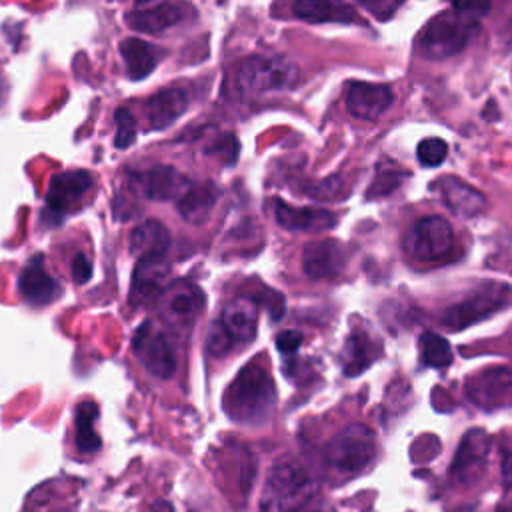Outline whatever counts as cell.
I'll return each mask as SVG.
<instances>
[{
  "instance_id": "obj_1",
  "label": "cell",
  "mask_w": 512,
  "mask_h": 512,
  "mask_svg": "<svg viewBox=\"0 0 512 512\" xmlns=\"http://www.w3.org/2000/svg\"><path fill=\"white\" fill-rule=\"evenodd\" d=\"M276 406V386L264 364L258 360L246 364L228 384L222 396V408L230 420L262 426L270 420Z\"/></svg>"
},
{
  "instance_id": "obj_2",
  "label": "cell",
  "mask_w": 512,
  "mask_h": 512,
  "mask_svg": "<svg viewBox=\"0 0 512 512\" xmlns=\"http://www.w3.org/2000/svg\"><path fill=\"white\" fill-rule=\"evenodd\" d=\"M318 480L312 476L308 466L296 458L278 460L268 476L262 490L264 512H296L302 504L314 498Z\"/></svg>"
},
{
  "instance_id": "obj_3",
  "label": "cell",
  "mask_w": 512,
  "mask_h": 512,
  "mask_svg": "<svg viewBox=\"0 0 512 512\" xmlns=\"http://www.w3.org/2000/svg\"><path fill=\"white\" fill-rule=\"evenodd\" d=\"M296 82L298 66L284 56H250L234 72L236 92L248 98L288 90Z\"/></svg>"
},
{
  "instance_id": "obj_4",
  "label": "cell",
  "mask_w": 512,
  "mask_h": 512,
  "mask_svg": "<svg viewBox=\"0 0 512 512\" xmlns=\"http://www.w3.org/2000/svg\"><path fill=\"white\" fill-rule=\"evenodd\" d=\"M376 456V436L364 424H350L324 446L326 464L348 478L366 470Z\"/></svg>"
},
{
  "instance_id": "obj_5",
  "label": "cell",
  "mask_w": 512,
  "mask_h": 512,
  "mask_svg": "<svg viewBox=\"0 0 512 512\" xmlns=\"http://www.w3.org/2000/svg\"><path fill=\"white\" fill-rule=\"evenodd\" d=\"M476 30V20H470L456 10H450L434 16L420 32L416 44L424 58L444 60L464 50Z\"/></svg>"
},
{
  "instance_id": "obj_6",
  "label": "cell",
  "mask_w": 512,
  "mask_h": 512,
  "mask_svg": "<svg viewBox=\"0 0 512 512\" xmlns=\"http://www.w3.org/2000/svg\"><path fill=\"white\" fill-rule=\"evenodd\" d=\"M512 300V288L500 282H482L466 298L444 308L440 314L442 326L448 330H464L472 324L496 314Z\"/></svg>"
},
{
  "instance_id": "obj_7",
  "label": "cell",
  "mask_w": 512,
  "mask_h": 512,
  "mask_svg": "<svg viewBox=\"0 0 512 512\" xmlns=\"http://www.w3.org/2000/svg\"><path fill=\"white\" fill-rule=\"evenodd\" d=\"M404 250L416 260H442L454 250V230L446 218L426 216L406 232Z\"/></svg>"
},
{
  "instance_id": "obj_8",
  "label": "cell",
  "mask_w": 512,
  "mask_h": 512,
  "mask_svg": "<svg viewBox=\"0 0 512 512\" xmlns=\"http://www.w3.org/2000/svg\"><path fill=\"white\" fill-rule=\"evenodd\" d=\"M158 296L160 318L164 320V324L178 332L190 330L204 308L202 290L186 280H176L168 284Z\"/></svg>"
},
{
  "instance_id": "obj_9",
  "label": "cell",
  "mask_w": 512,
  "mask_h": 512,
  "mask_svg": "<svg viewBox=\"0 0 512 512\" xmlns=\"http://www.w3.org/2000/svg\"><path fill=\"white\" fill-rule=\"evenodd\" d=\"M132 350L140 364L158 378H170L176 370V352L162 328L152 320L138 326L132 338Z\"/></svg>"
},
{
  "instance_id": "obj_10",
  "label": "cell",
  "mask_w": 512,
  "mask_h": 512,
  "mask_svg": "<svg viewBox=\"0 0 512 512\" xmlns=\"http://www.w3.org/2000/svg\"><path fill=\"white\" fill-rule=\"evenodd\" d=\"M490 452V436L482 428L468 430L452 458L450 478L458 486H470L484 474Z\"/></svg>"
},
{
  "instance_id": "obj_11",
  "label": "cell",
  "mask_w": 512,
  "mask_h": 512,
  "mask_svg": "<svg viewBox=\"0 0 512 512\" xmlns=\"http://www.w3.org/2000/svg\"><path fill=\"white\" fill-rule=\"evenodd\" d=\"M466 396L482 410H498L512 406V368L492 366L466 384Z\"/></svg>"
},
{
  "instance_id": "obj_12",
  "label": "cell",
  "mask_w": 512,
  "mask_h": 512,
  "mask_svg": "<svg viewBox=\"0 0 512 512\" xmlns=\"http://www.w3.org/2000/svg\"><path fill=\"white\" fill-rule=\"evenodd\" d=\"M94 186V178L86 170H68L52 176L48 190H46V204L54 212H72L76 210L86 192Z\"/></svg>"
},
{
  "instance_id": "obj_13",
  "label": "cell",
  "mask_w": 512,
  "mask_h": 512,
  "mask_svg": "<svg viewBox=\"0 0 512 512\" xmlns=\"http://www.w3.org/2000/svg\"><path fill=\"white\" fill-rule=\"evenodd\" d=\"M346 248L334 238L314 240L304 246L302 268L308 278L326 280L336 278L346 266Z\"/></svg>"
},
{
  "instance_id": "obj_14",
  "label": "cell",
  "mask_w": 512,
  "mask_h": 512,
  "mask_svg": "<svg viewBox=\"0 0 512 512\" xmlns=\"http://www.w3.org/2000/svg\"><path fill=\"white\" fill-rule=\"evenodd\" d=\"M394 102V94L386 84L350 82L346 90V110L360 120L380 118Z\"/></svg>"
},
{
  "instance_id": "obj_15",
  "label": "cell",
  "mask_w": 512,
  "mask_h": 512,
  "mask_svg": "<svg viewBox=\"0 0 512 512\" xmlns=\"http://www.w3.org/2000/svg\"><path fill=\"white\" fill-rule=\"evenodd\" d=\"M18 292L28 304L46 306L60 296L62 288L56 278L46 270L42 256H34L32 260H28L18 276Z\"/></svg>"
},
{
  "instance_id": "obj_16",
  "label": "cell",
  "mask_w": 512,
  "mask_h": 512,
  "mask_svg": "<svg viewBox=\"0 0 512 512\" xmlns=\"http://www.w3.org/2000/svg\"><path fill=\"white\" fill-rule=\"evenodd\" d=\"M226 334L236 344H248L254 340L258 330V304L250 296L232 298L218 318Z\"/></svg>"
},
{
  "instance_id": "obj_17",
  "label": "cell",
  "mask_w": 512,
  "mask_h": 512,
  "mask_svg": "<svg viewBox=\"0 0 512 512\" xmlns=\"http://www.w3.org/2000/svg\"><path fill=\"white\" fill-rule=\"evenodd\" d=\"M274 216L278 226L296 232H324L338 224L334 212L324 208H308V206H290L284 200H276Z\"/></svg>"
},
{
  "instance_id": "obj_18",
  "label": "cell",
  "mask_w": 512,
  "mask_h": 512,
  "mask_svg": "<svg viewBox=\"0 0 512 512\" xmlns=\"http://www.w3.org/2000/svg\"><path fill=\"white\" fill-rule=\"evenodd\" d=\"M442 202L458 216L472 218L486 208V196L456 176H442L434 182Z\"/></svg>"
},
{
  "instance_id": "obj_19",
  "label": "cell",
  "mask_w": 512,
  "mask_h": 512,
  "mask_svg": "<svg viewBox=\"0 0 512 512\" xmlns=\"http://www.w3.org/2000/svg\"><path fill=\"white\" fill-rule=\"evenodd\" d=\"M170 248V232L158 220H144L130 234V252L138 262H156L166 256Z\"/></svg>"
},
{
  "instance_id": "obj_20",
  "label": "cell",
  "mask_w": 512,
  "mask_h": 512,
  "mask_svg": "<svg viewBox=\"0 0 512 512\" xmlns=\"http://www.w3.org/2000/svg\"><path fill=\"white\" fill-rule=\"evenodd\" d=\"M190 6L184 2H172V4H156L144 10H134L126 16L128 24L134 30L146 32V34H158L164 32L176 24H180L186 16Z\"/></svg>"
},
{
  "instance_id": "obj_21",
  "label": "cell",
  "mask_w": 512,
  "mask_h": 512,
  "mask_svg": "<svg viewBox=\"0 0 512 512\" xmlns=\"http://www.w3.org/2000/svg\"><path fill=\"white\" fill-rule=\"evenodd\" d=\"M188 108V94L182 88H164L156 92L144 106L148 126L160 130L170 126Z\"/></svg>"
},
{
  "instance_id": "obj_22",
  "label": "cell",
  "mask_w": 512,
  "mask_h": 512,
  "mask_svg": "<svg viewBox=\"0 0 512 512\" xmlns=\"http://www.w3.org/2000/svg\"><path fill=\"white\" fill-rule=\"evenodd\" d=\"M292 12L296 18L312 24H320V22L350 24L360 20L356 10L344 0H294Z\"/></svg>"
},
{
  "instance_id": "obj_23",
  "label": "cell",
  "mask_w": 512,
  "mask_h": 512,
  "mask_svg": "<svg viewBox=\"0 0 512 512\" xmlns=\"http://www.w3.org/2000/svg\"><path fill=\"white\" fill-rule=\"evenodd\" d=\"M216 198L218 192L210 182L188 184L186 190L178 196V212L186 222L202 224L210 218Z\"/></svg>"
},
{
  "instance_id": "obj_24",
  "label": "cell",
  "mask_w": 512,
  "mask_h": 512,
  "mask_svg": "<svg viewBox=\"0 0 512 512\" xmlns=\"http://www.w3.org/2000/svg\"><path fill=\"white\" fill-rule=\"evenodd\" d=\"M378 358V342L364 330H354L342 350V366L346 376L364 372Z\"/></svg>"
},
{
  "instance_id": "obj_25",
  "label": "cell",
  "mask_w": 512,
  "mask_h": 512,
  "mask_svg": "<svg viewBox=\"0 0 512 512\" xmlns=\"http://www.w3.org/2000/svg\"><path fill=\"white\" fill-rule=\"evenodd\" d=\"M120 54L124 58L128 76L132 80L146 78L156 68L160 58H162L160 50L154 44L144 42L140 38H126V40H122L120 42Z\"/></svg>"
},
{
  "instance_id": "obj_26",
  "label": "cell",
  "mask_w": 512,
  "mask_h": 512,
  "mask_svg": "<svg viewBox=\"0 0 512 512\" xmlns=\"http://www.w3.org/2000/svg\"><path fill=\"white\" fill-rule=\"evenodd\" d=\"M186 178L172 166H154L144 176V194L152 200H172L186 190Z\"/></svg>"
},
{
  "instance_id": "obj_27",
  "label": "cell",
  "mask_w": 512,
  "mask_h": 512,
  "mask_svg": "<svg viewBox=\"0 0 512 512\" xmlns=\"http://www.w3.org/2000/svg\"><path fill=\"white\" fill-rule=\"evenodd\" d=\"M168 276V268L156 260V262H138L134 274H132V288H130V302L136 306L144 300H148L154 294L162 292V282Z\"/></svg>"
},
{
  "instance_id": "obj_28",
  "label": "cell",
  "mask_w": 512,
  "mask_h": 512,
  "mask_svg": "<svg viewBox=\"0 0 512 512\" xmlns=\"http://www.w3.org/2000/svg\"><path fill=\"white\" fill-rule=\"evenodd\" d=\"M98 416V406L90 400L80 402L76 406V446L82 454H92L102 446L100 436L94 430V420Z\"/></svg>"
},
{
  "instance_id": "obj_29",
  "label": "cell",
  "mask_w": 512,
  "mask_h": 512,
  "mask_svg": "<svg viewBox=\"0 0 512 512\" xmlns=\"http://www.w3.org/2000/svg\"><path fill=\"white\" fill-rule=\"evenodd\" d=\"M420 358L426 366L444 368L452 362V348L446 338L436 332H424L420 336Z\"/></svg>"
},
{
  "instance_id": "obj_30",
  "label": "cell",
  "mask_w": 512,
  "mask_h": 512,
  "mask_svg": "<svg viewBox=\"0 0 512 512\" xmlns=\"http://www.w3.org/2000/svg\"><path fill=\"white\" fill-rule=\"evenodd\" d=\"M404 178H406V174H404V172H400V170H396V168L380 170V172L374 176L372 184L368 186L366 198L374 200V198L388 196L390 192H394V190L400 186V182H402Z\"/></svg>"
},
{
  "instance_id": "obj_31",
  "label": "cell",
  "mask_w": 512,
  "mask_h": 512,
  "mask_svg": "<svg viewBox=\"0 0 512 512\" xmlns=\"http://www.w3.org/2000/svg\"><path fill=\"white\" fill-rule=\"evenodd\" d=\"M416 156L424 166H440L448 156V144L442 138H426L418 144Z\"/></svg>"
},
{
  "instance_id": "obj_32",
  "label": "cell",
  "mask_w": 512,
  "mask_h": 512,
  "mask_svg": "<svg viewBox=\"0 0 512 512\" xmlns=\"http://www.w3.org/2000/svg\"><path fill=\"white\" fill-rule=\"evenodd\" d=\"M116 122V134H114V146L126 148L136 140V120L126 108H118L114 114Z\"/></svg>"
},
{
  "instance_id": "obj_33",
  "label": "cell",
  "mask_w": 512,
  "mask_h": 512,
  "mask_svg": "<svg viewBox=\"0 0 512 512\" xmlns=\"http://www.w3.org/2000/svg\"><path fill=\"white\" fill-rule=\"evenodd\" d=\"M232 348H234L232 338L226 334V330L222 328V324L216 320V322L210 326L208 340H206V350H208L212 356H224V354H228Z\"/></svg>"
},
{
  "instance_id": "obj_34",
  "label": "cell",
  "mask_w": 512,
  "mask_h": 512,
  "mask_svg": "<svg viewBox=\"0 0 512 512\" xmlns=\"http://www.w3.org/2000/svg\"><path fill=\"white\" fill-rule=\"evenodd\" d=\"M306 194H310L318 200H336V198H342V194H344V182L340 176H330V178L306 188Z\"/></svg>"
},
{
  "instance_id": "obj_35",
  "label": "cell",
  "mask_w": 512,
  "mask_h": 512,
  "mask_svg": "<svg viewBox=\"0 0 512 512\" xmlns=\"http://www.w3.org/2000/svg\"><path fill=\"white\" fill-rule=\"evenodd\" d=\"M360 6L372 14L376 20H388L396 14V10L406 2V0H358Z\"/></svg>"
},
{
  "instance_id": "obj_36",
  "label": "cell",
  "mask_w": 512,
  "mask_h": 512,
  "mask_svg": "<svg viewBox=\"0 0 512 512\" xmlns=\"http://www.w3.org/2000/svg\"><path fill=\"white\" fill-rule=\"evenodd\" d=\"M450 2H452V10L476 22L490 12V4H492L490 0H450Z\"/></svg>"
},
{
  "instance_id": "obj_37",
  "label": "cell",
  "mask_w": 512,
  "mask_h": 512,
  "mask_svg": "<svg viewBox=\"0 0 512 512\" xmlns=\"http://www.w3.org/2000/svg\"><path fill=\"white\" fill-rule=\"evenodd\" d=\"M258 302L264 304V308L268 310V314L272 316V320L282 318V314H284V296H282V294H278V292H274V290H270V288L264 286V288L260 290ZM258 302H256V304H258Z\"/></svg>"
},
{
  "instance_id": "obj_38",
  "label": "cell",
  "mask_w": 512,
  "mask_h": 512,
  "mask_svg": "<svg viewBox=\"0 0 512 512\" xmlns=\"http://www.w3.org/2000/svg\"><path fill=\"white\" fill-rule=\"evenodd\" d=\"M302 344V334L296 332V330H284L276 336V348L282 352V354H292L300 348Z\"/></svg>"
},
{
  "instance_id": "obj_39",
  "label": "cell",
  "mask_w": 512,
  "mask_h": 512,
  "mask_svg": "<svg viewBox=\"0 0 512 512\" xmlns=\"http://www.w3.org/2000/svg\"><path fill=\"white\" fill-rule=\"evenodd\" d=\"M90 276H92V264L86 258V254L78 252L72 260V278H74V282L80 284V282L90 280Z\"/></svg>"
},
{
  "instance_id": "obj_40",
  "label": "cell",
  "mask_w": 512,
  "mask_h": 512,
  "mask_svg": "<svg viewBox=\"0 0 512 512\" xmlns=\"http://www.w3.org/2000/svg\"><path fill=\"white\" fill-rule=\"evenodd\" d=\"M296 512H334V508L328 502H324V500L314 496L306 504H302Z\"/></svg>"
},
{
  "instance_id": "obj_41",
  "label": "cell",
  "mask_w": 512,
  "mask_h": 512,
  "mask_svg": "<svg viewBox=\"0 0 512 512\" xmlns=\"http://www.w3.org/2000/svg\"><path fill=\"white\" fill-rule=\"evenodd\" d=\"M152 510H154V512H174L168 502H156V504L152 506Z\"/></svg>"
},
{
  "instance_id": "obj_42",
  "label": "cell",
  "mask_w": 512,
  "mask_h": 512,
  "mask_svg": "<svg viewBox=\"0 0 512 512\" xmlns=\"http://www.w3.org/2000/svg\"><path fill=\"white\" fill-rule=\"evenodd\" d=\"M158 0H136V8L142 10V8H150L152 4H156Z\"/></svg>"
},
{
  "instance_id": "obj_43",
  "label": "cell",
  "mask_w": 512,
  "mask_h": 512,
  "mask_svg": "<svg viewBox=\"0 0 512 512\" xmlns=\"http://www.w3.org/2000/svg\"><path fill=\"white\" fill-rule=\"evenodd\" d=\"M4 96H6V82H4V78L0 76V104H2Z\"/></svg>"
},
{
  "instance_id": "obj_44",
  "label": "cell",
  "mask_w": 512,
  "mask_h": 512,
  "mask_svg": "<svg viewBox=\"0 0 512 512\" xmlns=\"http://www.w3.org/2000/svg\"><path fill=\"white\" fill-rule=\"evenodd\" d=\"M498 512H512V504H508V506H504V508H500Z\"/></svg>"
}]
</instances>
